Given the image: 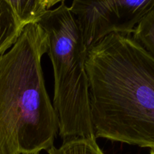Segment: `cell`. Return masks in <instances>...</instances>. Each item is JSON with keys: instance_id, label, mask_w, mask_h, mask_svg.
I'll list each match as a JSON object with an SVG mask.
<instances>
[{"instance_id": "obj_3", "label": "cell", "mask_w": 154, "mask_h": 154, "mask_svg": "<svg viewBox=\"0 0 154 154\" xmlns=\"http://www.w3.org/2000/svg\"><path fill=\"white\" fill-rule=\"evenodd\" d=\"M38 24L48 37V52L54 75V110L63 140L94 136L90 88L86 71L88 51L65 1L48 11Z\"/></svg>"}, {"instance_id": "obj_1", "label": "cell", "mask_w": 154, "mask_h": 154, "mask_svg": "<svg viewBox=\"0 0 154 154\" xmlns=\"http://www.w3.org/2000/svg\"><path fill=\"white\" fill-rule=\"evenodd\" d=\"M96 138L154 150V58L132 36L112 33L87 53Z\"/></svg>"}, {"instance_id": "obj_5", "label": "cell", "mask_w": 154, "mask_h": 154, "mask_svg": "<svg viewBox=\"0 0 154 154\" xmlns=\"http://www.w3.org/2000/svg\"><path fill=\"white\" fill-rule=\"evenodd\" d=\"M25 27L18 20L9 0H0V57L16 43Z\"/></svg>"}, {"instance_id": "obj_7", "label": "cell", "mask_w": 154, "mask_h": 154, "mask_svg": "<svg viewBox=\"0 0 154 154\" xmlns=\"http://www.w3.org/2000/svg\"><path fill=\"white\" fill-rule=\"evenodd\" d=\"M48 154H105L95 136L77 137L64 140L60 147H52Z\"/></svg>"}, {"instance_id": "obj_2", "label": "cell", "mask_w": 154, "mask_h": 154, "mask_svg": "<svg viewBox=\"0 0 154 154\" xmlns=\"http://www.w3.org/2000/svg\"><path fill=\"white\" fill-rule=\"evenodd\" d=\"M47 52L46 33L30 23L0 57V154H39L54 146L59 123L43 76Z\"/></svg>"}, {"instance_id": "obj_8", "label": "cell", "mask_w": 154, "mask_h": 154, "mask_svg": "<svg viewBox=\"0 0 154 154\" xmlns=\"http://www.w3.org/2000/svg\"><path fill=\"white\" fill-rule=\"evenodd\" d=\"M132 35V38L154 58V7L138 24Z\"/></svg>"}, {"instance_id": "obj_4", "label": "cell", "mask_w": 154, "mask_h": 154, "mask_svg": "<svg viewBox=\"0 0 154 154\" xmlns=\"http://www.w3.org/2000/svg\"><path fill=\"white\" fill-rule=\"evenodd\" d=\"M154 0H75L69 7L87 51L112 33L134 32Z\"/></svg>"}, {"instance_id": "obj_9", "label": "cell", "mask_w": 154, "mask_h": 154, "mask_svg": "<svg viewBox=\"0 0 154 154\" xmlns=\"http://www.w3.org/2000/svg\"><path fill=\"white\" fill-rule=\"evenodd\" d=\"M150 154H154V150H150Z\"/></svg>"}, {"instance_id": "obj_6", "label": "cell", "mask_w": 154, "mask_h": 154, "mask_svg": "<svg viewBox=\"0 0 154 154\" xmlns=\"http://www.w3.org/2000/svg\"><path fill=\"white\" fill-rule=\"evenodd\" d=\"M61 0H9L11 5L21 23L26 26L38 23L42 17Z\"/></svg>"}]
</instances>
